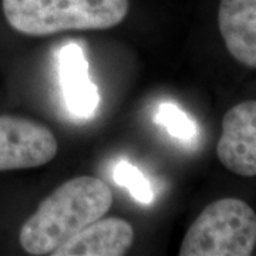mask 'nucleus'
<instances>
[{
    "instance_id": "obj_1",
    "label": "nucleus",
    "mask_w": 256,
    "mask_h": 256,
    "mask_svg": "<svg viewBox=\"0 0 256 256\" xmlns=\"http://www.w3.org/2000/svg\"><path fill=\"white\" fill-rule=\"evenodd\" d=\"M112 201L110 186L97 176L82 175L66 181L23 222L20 248L28 255H53L82 229L106 216Z\"/></svg>"
},
{
    "instance_id": "obj_2",
    "label": "nucleus",
    "mask_w": 256,
    "mask_h": 256,
    "mask_svg": "<svg viewBox=\"0 0 256 256\" xmlns=\"http://www.w3.org/2000/svg\"><path fill=\"white\" fill-rule=\"evenodd\" d=\"M130 0H0V16L16 34L53 36L107 30L127 18Z\"/></svg>"
},
{
    "instance_id": "obj_3",
    "label": "nucleus",
    "mask_w": 256,
    "mask_h": 256,
    "mask_svg": "<svg viewBox=\"0 0 256 256\" xmlns=\"http://www.w3.org/2000/svg\"><path fill=\"white\" fill-rule=\"evenodd\" d=\"M256 246V214L238 198L210 202L188 228L181 256H249Z\"/></svg>"
},
{
    "instance_id": "obj_4",
    "label": "nucleus",
    "mask_w": 256,
    "mask_h": 256,
    "mask_svg": "<svg viewBox=\"0 0 256 256\" xmlns=\"http://www.w3.org/2000/svg\"><path fill=\"white\" fill-rule=\"evenodd\" d=\"M57 151V138L44 124L16 114H0V172L46 165Z\"/></svg>"
},
{
    "instance_id": "obj_5",
    "label": "nucleus",
    "mask_w": 256,
    "mask_h": 256,
    "mask_svg": "<svg viewBox=\"0 0 256 256\" xmlns=\"http://www.w3.org/2000/svg\"><path fill=\"white\" fill-rule=\"evenodd\" d=\"M216 156L230 172L256 176V100L242 101L226 111Z\"/></svg>"
},
{
    "instance_id": "obj_6",
    "label": "nucleus",
    "mask_w": 256,
    "mask_h": 256,
    "mask_svg": "<svg viewBox=\"0 0 256 256\" xmlns=\"http://www.w3.org/2000/svg\"><path fill=\"white\" fill-rule=\"evenodd\" d=\"M132 244L134 229L128 220L102 216L68 239L53 256H121Z\"/></svg>"
},
{
    "instance_id": "obj_7",
    "label": "nucleus",
    "mask_w": 256,
    "mask_h": 256,
    "mask_svg": "<svg viewBox=\"0 0 256 256\" xmlns=\"http://www.w3.org/2000/svg\"><path fill=\"white\" fill-rule=\"evenodd\" d=\"M58 77L70 112L90 118L100 104V92L88 76V62L78 44H66L58 53Z\"/></svg>"
},
{
    "instance_id": "obj_8",
    "label": "nucleus",
    "mask_w": 256,
    "mask_h": 256,
    "mask_svg": "<svg viewBox=\"0 0 256 256\" xmlns=\"http://www.w3.org/2000/svg\"><path fill=\"white\" fill-rule=\"evenodd\" d=\"M218 28L229 54L256 68V0H220Z\"/></svg>"
},
{
    "instance_id": "obj_9",
    "label": "nucleus",
    "mask_w": 256,
    "mask_h": 256,
    "mask_svg": "<svg viewBox=\"0 0 256 256\" xmlns=\"http://www.w3.org/2000/svg\"><path fill=\"white\" fill-rule=\"evenodd\" d=\"M156 122L162 126L170 132V136L184 142H194L200 136V130L195 121L172 102H164L160 106Z\"/></svg>"
},
{
    "instance_id": "obj_10",
    "label": "nucleus",
    "mask_w": 256,
    "mask_h": 256,
    "mask_svg": "<svg viewBox=\"0 0 256 256\" xmlns=\"http://www.w3.org/2000/svg\"><path fill=\"white\" fill-rule=\"evenodd\" d=\"M114 180L118 185L127 188L136 201L141 202L144 205H150L154 201V192L151 190L148 180L137 166H134L131 162L120 161L114 171Z\"/></svg>"
}]
</instances>
